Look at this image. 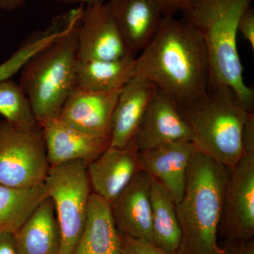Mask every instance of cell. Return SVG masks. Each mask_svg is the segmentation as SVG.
<instances>
[{
  "label": "cell",
  "mask_w": 254,
  "mask_h": 254,
  "mask_svg": "<svg viewBox=\"0 0 254 254\" xmlns=\"http://www.w3.org/2000/svg\"><path fill=\"white\" fill-rule=\"evenodd\" d=\"M83 5L68 11L59 38L28 60L20 71L19 84L27 95L41 127L58 118L76 87L78 61L77 31Z\"/></svg>",
  "instance_id": "cell-4"
},
{
  "label": "cell",
  "mask_w": 254,
  "mask_h": 254,
  "mask_svg": "<svg viewBox=\"0 0 254 254\" xmlns=\"http://www.w3.org/2000/svg\"><path fill=\"white\" fill-rule=\"evenodd\" d=\"M191 141H179L139 152L140 168L160 183L173 197L181 200L187 171L196 150Z\"/></svg>",
  "instance_id": "cell-12"
},
{
  "label": "cell",
  "mask_w": 254,
  "mask_h": 254,
  "mask_svg": "<svg viewBox=\"0 0 254 254\" xmlns=\"http://www.w3.org/2000/svg\"><path fill=\"white\" fill-rule=\"evenodd\" d=\"M128 51L141 53L157 33L163 11L154 0H107Z\"/></svg>",
  "instance_id": "cell-16"
},
{
  "label": "cell",
  "mask_w": 254,
  "mask_h": 254,
  "mask_svg": "<svg viewBox=\"0 0 254 254\" xmlns=\"http://www.w3.org/2000/svg\"><path fill=\"white\" fill-rule=\"evenodd\" d=\"M253 0H190L184 19L204 42L210 68V85L230 87L247 111L254 113V92L246 84L237 48L238 23Z\"/></svg>",
  "instance_id": "cell-3"
},
{
  "label": "cell",
  "mask_w": 254,
  "mask_h": 254,
  "mask_svg": "<svg viewBox=\"0 0 254 254\" xmlns=\"http://www.w3.org/2000/svg\"><path fill=\"white\" fill-rule=\"evenodd\" d=\"M50 165L39 125L23 127L0 122V185L31 188L46 181Z\"/></svg>",
  "instance_id": "cell-7"
},
{
  "label": "cell",
  "mask_w": 254,
  "mask_h": 254,
  "mask_svg": "<svg viewBox=\"0 0 254 254\" xmlns=\"http://www.w3.org/2000/svg\"><path fill=\"white\" fill-rule=\"evenodd\" d=\"M163 11L164 16H174L186 9L190 0H154Z\"/></svg>",
  "instance_id": "cell-27"
},
{
  "label": "cell",
  "mask_w": 254,
  "mask_h": 254,
  "mask_svg": "<svg viewBox=\"0 0 254 254\" xmlns=\"http://www.w3.org/2000/svg\"><path fill=\"white\" fill-rule=\"evenodd\" d=\"M77 46L79 61L115 60L131 55L107 1L83 8Z\"/></svg>",
  "instance_id": "cell-9"
},
{
  "label": "cell",
  "mask_w": 254,
  "mask_h": 254,
  "mask_svg": "<svg viewBox=\"0 0 254 254\" xmlns=\"http://www.w3.org/2000/svg\"><path fill=\"white\" fill-rule=\"evenodd\" d=\"M238 33H241L245 41L250 43L254 51V9L250 6L244 11L238 23Z\"/></svg>",
  "instance_id": "cell-26"
},
{
  "label": "cell",
  "mask_w": 254,
  "mask_h": 254,
  "mask_svg": "<svg viewBox=\"0 0 254 254\" xmlns=\"http://www.w3.org/2000/svg\"><path fill=\"white\" fill-rule=\"evenodd\" d=\"M14 238L18 254H60V229L49 197L14 233Z\"/></svg>",
  "instance_id": "cell-19"
},
{
  "label": "cell",
  "mask_w": 254,
  "mask_h": 254,
  "mask_svg": "<svg viewBox=\"0 0 254 254\" xmlns=\"http://www.w3.org/2000/svg\"><path fill=\"white\" fill-rule=\"evenodd\" d=\"M0 115L19 126L38 125L27 95L19 83L11 78L0 81Z\"/></svg>",
  "instance_id": "cell-23"
},
{
  "label": "cell",
  "mask_w": 254,
  "mask_h": 254,
  "mask_svg": "<svg viewBox=\"0 0 254 254\" xmlns=\"http://www.w3.org/2000/svg\"><path fill=\"white\" fill-rule=\"evenodd\" d=\"M177 107L198 149L233 168L244 154V129L252 114L236 93L228 86L210 84L202 96Z\"/></svg>",
  "instance_id": "cell-5"
},
{
  "label": "cell",
  "mask_w": 254,
  "mask_h": 254,
  "mask_svg": "<svg viewBox=\"0 0 254 254\" xmlns=\"http://www.w3.org/2000/svg\"><path fill=\"white\" fill-rule=\"evenodd\" d=\"M26 60L19 53H13L7 60L0 64V81L11 79L20 72L24 66Z\"/></svg>",
  "instance_id": "cell-25"
},
{
  "label": "cell",
  "mask_w": 254,
  "mask_h": 254,
  "mask_svg": "<svg viewBox=\"0 0 254 254\" xmlns=\"http://www.w3.org/2000/svg\"><path fill=\"white\" fill-rule=\"evenodd\" d=\"M121 91L103 93L75 88L58 118L82 131L110 139L114 113Z\"/></svg>",
  "instance_id": "cell-13"
},
{
  "label": "cell",
  "mask_w": 254,
  "mask_h": 254,
  "mask_svg": "<svg viewBox=\"0 0 254 254\" xmlns=\"http://www.w3.org/2000/svg\"><path fill=\"white\" fill-rule=\"evenodd\" d=\"M135 74L151 81L182 106L206 93L210 68L204 42L184 18L164 17L150 43L136 57Z\"/></svg>",
  "instance_id": "cell-1"
},
{
  "label": "cell",
  "mask_w": 254,
  "mask_h": 254,
  "mask_svg": "<svg viewBox=\"0 0 254 254\" xmlns=\"http://www.w3.org/2000/svg\"><path fill=\"white\" fill-rule=\"evenodd\" d=\"M60 2L66 4L90 5L96 4V3L105 2L107 0H58Z\"/></svg>",
  "instance_id": "cell-32"
},
{
  "label": "cell",
  "mask_w": 254,
  "mask_h": 254,
  "mask_svg": "<svg viewBox=\"0 0 254 254\" xmlns=\"http://www.w3.org/2000/svg\"><path fill=\"white\" fill-rule=\"evenodd\" d=\"M157 88L149 80L136 74L124 86L114 113L110 145L122 148L131 141Z\"/></svg>",
  "instance_id": "cell-17"
},
{
  "label": "cell",
  "mask_w": 254,
  "mask_h": 254,
  "mask_svg": "<svg viewBox=\"0 0 254 254\" xmlns=\"http://www.w3.org/2000/svg\"><path fill=\"white\" fill-rule=\"evenodd\" d=\"M152 243L169 254L178 252L182 229L177 216L176 203L168 190L152 179Z\"/></svg>",
  "instance_id": "cell-21"
},
{
  "label": "cell",
  "mask_w": 254,
  "mask_h": 254,
  "mask_svg": "<svg viewBox=\"0 0 254 254\" xmlns=\"http://www.w3.org/2000/svg\"><path fill=\"white\" fill-rule=\"evenodd\" d=\"M122 236L126 254H172L160 250L148 241L133 239L123 235Z\"/></svg>",
  "instance_id": "cell-24"
},
{
  "label": "cell",
  "mask_w": 254,
  "mask_h": 254,
  "mask_svg": "<svg viewBox=\"0 0 254 254\" xmlns=\"http://www.w3.org/2000/svg\"><path fill=\"white\" fill-rule=\"evenodd\" d=\"M231 170L197 150L176 204L182 229L178 254H225L218 244L224 200Z\"/></svg>",
  "instance_id": "cell-2"
},
{
  "label": "cell",
  "mask_w": 254,
  "mask_h": 254,
  "mask_svg": "<svg viewBox=\"0 0 254 254\" xmlns=\"http://www.w3.org/2000/svg\"><path fill=\"white\" fill-rule=\"evenodd\" d=\"M220 228L227 242L254 239V153H244L231 169Z\"/></svg>",
  "instance_id": "cell-8"
},
{
  "label": "cell",
  "mask_w": 254,
  "mask_h": 254,
  "mask_svg": "<svg viewBox=\"0 0 254 254\" xmlns=\"http://www.w3.org/2000/svg\"><path fill=\"white\" fill-rule=\"evenodd\" d=\"M151 185V177L141 170L110 204L116 226L124 236L153 242Z\"/></svg>",
  "instance_id": "cell-14"
},
{
  "label": "cell",
  "mask_w": 254,
  "mask_h": 254,
  "mask_svg": "<svg viewBox=\"0 0 254 254\" xmlns=\"http://www.w3.org/2000/svg\"><path fill=\"white\" fill-rule=\"evenodd\" d=\"M193 139L176 104L157 88L132 138L137 149L144 151L166 143Z\"/></svg>",
  "instance_id": "cell-10"
},
{
  "label": "cell",
  "mask_w": 254,
  "mask_h": 254,
  "mask_svg": "<svg viewBox=\"0 0 254 254\" xmlns=\"http://www.w3.org/2000/svg\"><path fill=\"white\" fill-rule=\"evenodd\" d=\"M244 153H254V114L252 113L246 123L243 133Z\"/></svg>",
  "instance_id": "cell-29"
},
{
  "label": "cell",
  "mask_w": 254,
  "mask_h": 254,
  "mask_svg": "<svg viewBox=\"0 0 254 254\" xmlns=\"http://www.w3.org/2000/svg\"><path fill=\"white\" fill-rule=\"evenodd\" d=\"M26 0H0V10L13 11L19 9L26 3Z\"/></svg>",
  "instance_id": "cell-31"
},
{
  "label": "cell",
  "mask_w": 254,
  "mask_h": 254,
  "mask_svg": "<svg viewBox=\"0 0 254 254\" xmlns=\"http://www.w3.org/2000/svg\"><path fill=\"white\" fill-rule=\"evenodd\" d=\"M0 254H18L14 234L0 232Z\"/></svg>",
  "instance_id": "cell-30"
},
{
  "label": "cell",
  "mask_w": 254,
  "mask_h": 254,
  "mask_svg": "<svg viewBox=\"0 0 254 254\" xmlns=\"http://www.w3.org/2000/svg\"><path fill=\"white\" fill-rule=\"evenodd\" d=\"M73 254H126L111 205L95 193L90 197L86 225Z\"/></svg>",
  "instance_id": "cell-18"
},
{
  "label": "cell",
  "mask_w": 254,
  "mask_h": 254,
  "mask_svg": "<svg viewBox=\"0 0 254 254\" xmlns=\"http://www.w3.org/2000/svg\"><path fill=\"white\" fill-rule=\"evenodd\" d=\"M87 166L73 161L53 167L44 182L59 226L60 254H73L86 225L92 193Z\"/></svg>",
  "instance_id": "cell-6"
},
{
  "label": "cell",
  "mask_w": 254,
  "mask_h": 254,
  "mask_svg": "<svg viewBox=\"0 0 254 254\" xmlns=\"http://www.w3.org/2000/svg\"><path fill=\"white\" fill-rule=\"evenodd\" d=\"M41 127L50 168L73 161H83L88 165L110 145V138L82 131L59 118Z\"/></svg>",
  "instance_id": "cell-15"
},
{
  "label": "cell",
  "mask_w": 254,
  "mask_h": 254,
  "mask_svg": "<svg viewBox=\"0 0 254 254\" xmlns=\"http://www.w3.org/2000/svg\"><path fill=\"white\" fill-rule=\"evenodd\" d=\"M136 57L115 60L78 61L76 87L84 91L109 93L120 91L135 74Z\"/></svg>",
  "instance_id": "cell-20"
},
{
  "label": "cell",
  "mask_w": 254,
  "mask_h": 254,
  "mask_svg": "<svg viewBox=\"0 0 254 254\" xmlns=\"http://www.w3.org/2000/svg\"><path fill=\"white\" fill-rule=\"evenodd\" d=\"M47 197L44 183L31 188L0 185V232L15 233Z\"/></svg>",
  "instance_id": "cell-22"
},
{
  "label": "cell",
  "mask_w": 254,
  "mask_h": 254,
  "mask_svg": "<svg viewBox=\"0 0 254 254\" xmlns=\"http://www.w3.org/2000/svg\"><path fill=\"white\" fill-rule=\"evenodd\" d=\"M140 171L139 151L132 140L122 148L110 145L87 166L92 193L110 204Z\"/></svg>",
  "instance_id": "cell-11"
},
{
  "label": "cell",
  "mask_w": 254,
  "mask_h": 254,
  "mask_svg": "<svg viewBox=\"0 0 254 254\" xmlns=\"http://www.w3.org/2000/svg\"><path fill=\"white\" fill-rule=\"evenodd\" d=\"M224 250L225 254H254V240L227 242Z\"/></svg>",
  "instance_id": "cell-28"
}]
</instances>
